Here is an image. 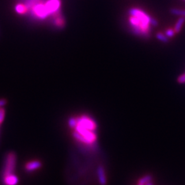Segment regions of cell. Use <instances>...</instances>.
Wrapping results in <instances>:
<instances>
[{"instance_id":"cell-3","label":"cell","mask_w":185,"mask_h":185,"mask_svg":"<svg viewBox=\"0 0 185 185\" xmlns=\"http://www.w3.org/2000/svg\"><path fill=\"white\" fill-rule=\"evenodd\" d=\"M34 13H35L36 15L39 17L41 19H44V18L48 16L49 13L47 10L45 5L43 4H37L34 7Z\"/></svg>"},{"instance_id":"cell-6","label":"cell","mask_w":185,"mask_h":185,"mask_svg":"<svg viewBox=\"0 0 185 185\" xmlns=\"http://www.w3.org/2000/svg\"><path fill=\"white\" fill-rule=\"evenodd\" d=\"M41 162L39 161H32L26 163L25 169L28 172H33L41 167Z\"/></svg>"},{"instance_id":"cell-15","label":"cell","mask_w":185,"mask_h":185,"mask_svg":"<svg viewBox=\"0 0 185 185\" xmlns=\"http://www.w3.org/2000/svg\"><path fill=\"white\" fill-rule=\"evenodd\" d=\"M177 82L179 83V84H184L185 83V73L180 75L178 78L177 79Z\"/></svg>"},{"instance_id":"cell-8","label":"cell","mask_w":185,"mask_h":185,"mask_svg":"<svg viewBox=\"0 0 185 185\" xmlns=\"http://www.w3.org/2000/svg\"><path fill=\"white\" fill-rule=\"evenodd\" d=\"M184 22H185V17H180L179 19H177L173 29L174 31L176 32V33H179V32L181 31V29H182Z\"/></svg>"},{"instance_id":"cell-2","label":"cell","mask_w":185,"mask_h":185,"mask_svg":"<svg viewBox=\"0 0 185 185\" xmlns=\"http://www.w3.org/2000/svg\"><path fill=\"white\" fill-rule=\"evenodd\" d=\"M16 160V154L14 152H10L6 156L4 164V172H3L4 176L13 173L14 170L15 169Z\"/></svg>"},{"instance_id":"cell-18","label":"cell","mask_w":185,"mask_h":185,"mask_svg":"<svg viewBox=\"0 0 185 185\" xmlns=\"http://www.w3.org/2000/svg\"><path fill=\"white\" fill-rule=\"evenodd\" d=\"M146 185H153V183H152V182H148V183L146 184Z\"/></svg>"},{"instance_id":"cell-16","label":"cell","mask_w":185,"mask_h":185,"mask_svg":"<svg viewBox=\"0 0 185 185\" xmlns=\"http://www.w3.org/2000/svg\"><path fill=\"white\" fill-rule=\"evenodd\" d=\"M5 116V110L2 108H0V124L3 122V119H4Z\"/></svg>"},{"instance_id":"cell-10","label":"cell","mask_w":185,"mask_h":185,"mask_svg":"<svg viewBox=\"0 0 185 185\" xmlns=\"http://www.w3.org/2000/svg\"><path fill=\"white\" fill-rule=\"evenodd\" d=\"M152 175H150V174H147V175H146L145 176H143V177H141L138 181V182L139 184H146L148 182H152Z\"/></svg>"},{"instance_id":"cell-7","label":"cell","mask_w":185,"mask_h":185,"mask_svg":"<svg viewBox=\"0 0 185 185\" xmlns=\"http://www.w3.org/2000/svg\"><path fill=\"white\" fill-rule=\"evenodd\" d=\"M4 184L6 185H17L19 182L18 177L13 173L4 176Z\"/></svg>"},{"instance_id":"cell-12","label":"cell","mask_w":185,"mask_h":185,"mask_svg":"<svg viewBox=\"0 0 185 185\" xmlns=\"http://www.w3.org/2000/svg\"><path fill=\"white\" fill-rule=\"evenodd\" d=\"M15 10L18 13L23 14L27 11V8H26V6L23 5V4H18L15 7Z\"/></svg>"},{"instance_id":"cell-9","label":"cell","mask_w":185,"mask_h":185,"mask_svg":"<svg viewBox=\"0 0 185 185\" xmlns=\"http://www.w3.org/2000/svg\"><path fill=\"white\" fill-rule=\"evenodd\" d=\"M169 11H170V13L173 14V15L180 16V17H185V10L177 9V8H171Z\"/></svg>"},{"instance_id":"cell-17","label":"cell","mask_w":185,"mask_h":185,"mask_svg":"<svg viewBox=\"0 0 185 185\" xmlns=\"http://www.w3.org/2000/svg\"><path fill=\"white\" fill-rule=\"evenodd\" d=\"M6 104V100H0V108H2L3 106Z\"/></svg>"},{"instance_id":"cell-19","label":"cell","mask_w":185,"mask_h":185,"mask_svg":"<svg viewBox=\"0 0 185 185\" xmlns=\"http://www.w3.org/2000/svg\"><path fill=\"white\" fill-rule=\"evenodd\" d=\"M138 185H144V184H139Z\"/></svg>"},{"instance_id":"cell-11","label":"cell","mask_w":185,"mask_h":185,"mask_svg":"<svg viewBox=\"0 0 185 185\" xmlns=\"http://www.w3.org/2000/svg\"><path fill=\"white\" fill-rule=\"evenodd\" d=\"M156 38L162 43H166L169 42V38L167 37V36L165 34L161 33V32H158V33L156 34Z\"/></svg>"},{"instance_id":"cell-5","label":"cell","mask_w":185,"mask_h":185,"mask_svg":"<svg viewBox=\"0 0 185 185\" xmlns=\"http://www.w3.org/2000/svg\"><path fill=\"white\" fill-rule=\"evenodd\" d=\"M97 176H98V180L100 185H106L107 184V178L106 172H105L104 167L102 165H100L97 167Z\"/></svg>"},{"instance_id":"cell-14","label":"cell","mask_w":185,"mask_h":185,"mask_svg":"<svg viewBox=\"0 0 185 185\" xmlns=\"http://www.w3.org/2000/svg\"><path fill=\"white\" fill-rule=\"evenodd\" d=\"M64 20L62 19L61 17H58L55 20V24L57 25L58 27H63L64 25Z\"/></svg>"},{"instance_id":"cell-13","label":"cell","mask_w":185,"mask_h":185,"mask_svg":"<svg viewBox=\"0 0 185 185\" xmlns=\"http://www.w3.org/2000/svg\"><path fill=\"white\" fill-rule=\"evenodd\" d=\"M175 34H176V32L174 31V30H173V29H168V30H167L165 32V34L167 36V37H168L169 39L173 37Z\"/></svg>"},{"instance_id":"cell-20","label":"cell","mask_w":185,"mask_h":185,"mask_svg":"<svg viewBox=\"0 0 185 185\" xmlns=\"http://www.w3.org/2000/svg\"><path fill=\"white\" fill-rule=\"evenodd\" d=\"M184 1H185V0H184Z\"/></svg>"},{"instance_id":"cell-4","label":"cell","mask_w":185,"mask_h":185,"mask_svg":"<svg viewBox=\"0 0 185 185\" xmlns=\"http://www.w3.org/2000/svg\"><path fill=\"white\" fill-rule=\"evenodd\" d=\"M60 5V0H49L46 3L45 7L49 14L56 13L59 9V7Z\"/></svg>"},{"instance_id":"cell-1","label":"cell","mask_w":185,"mask_h":185,"mask_svg":"<svg viewBox=\"0 0 185 185\" xmlns=\"http://www.w3.org/2000/svg\"><path fill=\"white\" fill-rule=\"evenodd\" d=\"M129 22L132 32L140 37L148 39L150 37L152 26L156 27L158 25L157 20L142 10L132 8L129 10Z\"/></svg>"}]
</instances>
